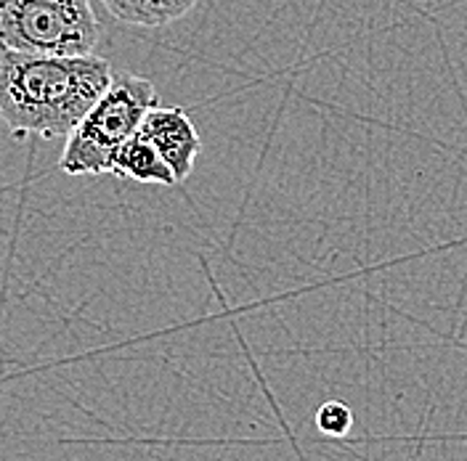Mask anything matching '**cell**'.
<instances>
[{
    "mask_svg": "<svg viewBox=\"0 0 467 461\" xmlns=\"http://www.w3.org/2000/svg\"><path fill=\"white\" fill-rule=\"evenodd\" d=\"M107 58L0 48V122L14 138H67L112 83Z\"/></svg>",
    "mask_w": 467,
    "mask_h": 461,
    "instance_id": "obj_1",
    "label": "cell"
},
{
    "mask_svg": "<svg viewBox=\"0 0 467 461\" xmlns=\"http://www.w3.org/2000/svg\"><path fill=\"white\" fill-rule=\"evenodd\" d=\"M160 93L141 75H117L78 128L67 136L58 168L67 175H112L117 151L128 144Z\"/></svg>",
    "mask_w": 467,
    "mask_h": 461,
    "instance_id": "obj_2",
    "label": "cell"
},
{
    "mask_svg": "<svg viewBox=\"0 0 467 461\" xmlns=\"http://www.w3.org/2000/svg\"><path fill=\"white\" fill-rule=\"evenodd\" d=\"M101 40L90 0H0V48L88 56Z\"/></svg>",
    "mask_w": 467,
    "mask_h": 461,
    "instance_id": "obj_3",
    "label": "cell"
},
{
    "mask_svg": "<svg viewBox=\"0 0 467 461\" xmlns=\"http://www.w3.org/2000/svg\"><path fill=\"white\" fill-rule=\"evenodd\" d=\"M139 133L168 162V168L173 170L178 183H183L192 175L194 165H197V157L202 151V141H200V133H197V128H194L186 109L157 104L144 117Z\"/></svg>",
    "mask_w": 467,
    "mask_h": 461,
    "instance_id": "obj_4",
    "label": "cell"
},
{
    "mask_svg": "<svg viewBox=\"0 0 467 461\" xmlns=\"http://www.w3.org/2000/svg\"><path fill=\"white\" fill-rule=\"evenodd\" d=\"M112 175L136 180V183H160V186H175L178 183L173 170L168 168V162L157 154V149L149 144L141 133H136L117 151Z\"/></svg>",
    "mask_w": 467,
    "mask_h": 461,
    "instance_id": "obj_5",
    "label": "cell"
},
{
    "mask_svg": "<svg viewBox=\"0 0 467 461\" xmlns=\"http://www.w3.org/2000/svg\"><path fill=\"white\" fill-rule=\"evenodd\" d=\"M104 8L130 27H168L183 19L200 0H101Z\"/></svg>",
    "mask_w": 467,
    "mask_h": 461,
    "instance_id": "obj_6",
    "label": "cell"
},
{
    "mask_svg": "<svg viewBox=\"0 0 467 461\" xmlns=\"http://www.w3.org/2000/svg\"><path fill=\"white\" fill-rule=\"evenodd\" d=\"M317 427L327 437H343L353 427V411L343 401H327L317 411Z\"/></svg>",
    "mask_w": 467,
    "mask_h": 461,
    "instance_id": "obj_7",
    "label": "cell"
}]
</instances>
